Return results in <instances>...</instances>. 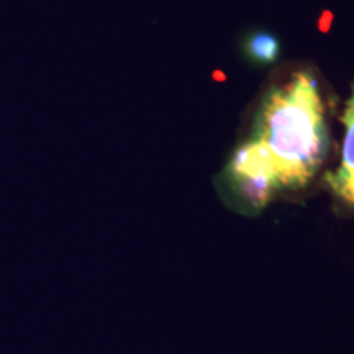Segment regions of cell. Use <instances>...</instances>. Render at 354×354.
Listing matches in <instances>:
<instances>
[{
	"label": "cell",
	"instance_id": "cell-1",
	"mask_svg": "<svg viewBox=\"0 0 354 354\" xmlns=\"http://www.w3.org/2000/svg\"><path fill=\"white\" fill-rule=\"evenodd\" d=\"M328 151L325 107L315 76L299 71L261 102L253 131L223 171L225 194L240 212L258 214L282 192L305 189Z\"/></svg>",
	"mask_w": 354,
	"mask_h": 354
},
{
	"label": "cell",
	"instance_id": "cell-2",
	"mask_svg": "<svg viewBox=\"0 0 354 354\" xmlns=\"http://www.w3.org/2000/svg\"><path fill=\"white\" fill-rule=\"evenodd\" d=\"M344 138L342 146V159L335 172L326 176L333 196L343 205L354 209V91L346 102L343 113Z\"/></svg>",
	"mask_w": 354,
	"mask_h": 354
},
{
	"label": "cell",
	"instance_id": "cell-3",
	"mask_svg": "<svg viewBox=\"0 0 354 354\" xmlns=\"http://www.w3.org/2000/svg\"><path fill=\"white\" fill-rule=\"evenodd\" d=\"M245 53L250 57L251 63L263 66L274 64L279 55H281V41L271 32L259 30V32L248 35L245 41Z\"/></svg>",
	"mask_w": 354,
	"mask_h": 354
},
{
	"label": "cell",
	"instance_id": "cell-4",
	"mask_svg": "<svg viewBox=\"0 0 354 354\" xmlns=\"http://www.w3.org/2000/svg\"><path fill=\"white\" fill-rule=\"evenodd\" d=\"M331 21H333V15H331V12L325 10L322 13L320 19H318V30H320V32H323V33H326L330 30Z\"/></svg>",
	"mask_w": 354,
	"mask_h": 354
},
{
	"label": "cell",
	"instance_id": "cell-5",
	"mask_svg": "<svg viewBox=\"0 0 354 354\" xmlns=\"http://www.w3.org/2000/svg\"><path fill=\"white\" fill-rule=\"evenodd\" d=\"M212 77H214L215 79V81H227V76H225V74L223 73H220V71H215V73L214 74H212Z\"/></svg>",
	"mask_w": 354,
	"mask_h": 354
}]
</instances>
